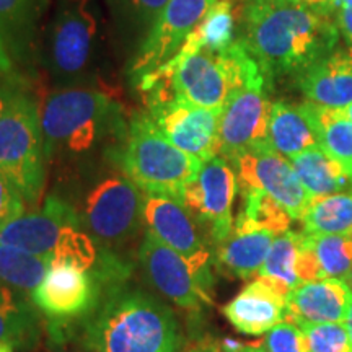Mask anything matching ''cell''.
I'll return each mask as SVG.
<instances>
[{
  "mask_svg": "<svg viewBox=\"0 0 352 352\" xmlns=\"http://www.w3.org/2000/svg\"><path fill=\"white\" fill-rule=\"evenodd\" d=\"M240 41L264 80L300 76L336 51L340 28L328 13L298 0H245L240 7Z\"/></svg>",
  "mask_w": 352,
  "mask_h": 352,
  "instance_id": "6da1fadb",
  "label": "cell"
},
{
  "mask_svg": "<svg viewBox=\"0 0 352 352\" xmlns=\"http://www.w3.org/2000/svg\"><path fill=\"white\" fill-rule=\"evenodd\" d=\"M80 344L94 352H179L170 307L140 289L118 287L82 318Z\"/></svg>",
  "mask_w": 352,
  "mask_h": 352,
  "instance_id": "7a4b0ae2",
  "label": "cell"
},
{
  "mask_svg": "<svg viewBox=\"0 0 352 352\" xmlns=\"http://www.w3.org/2000/svg\"><path fill=\"white\" fill-rule=\"evenodd\" d=\"M263 80L258 64L236 39L222 51L199 50L188 56L175 54L135 87L147 94V98L175 96L202 108L223 109L239 91Z\"/></svg>",
  "mask_w": 352,
  "mask_h": 352,
  "instance_id": "3957f363",
  "label": "cell"
},
{
  "mask_svg": "<svg viewBox=\"0 0 352 352\" xmlns=\"http://www.w3.org/2000/svg\"><path fill=\"white\" fill-rule=\"evenodd\" d=\"M120 103L94 87L57 88L41 104L46 158L85 155L121 121Z\"/></svg>",
  "mask_w": 352,
  "mask_h": 352,
  "instance_id": "277c9868",
  "label": "cell"
},
{
  "mask_svg": "<svg viewBox=\"0 0 352 352\" xmlns=\"http://www.w3.org/2000/svg\"><path fill=\"white\" fill-rule=\"evenodd\" d=\"M96 0H56L44 38V65L59 88L90 87L101 56Z\"/></svg>",
  "mask_w": 352,
  "mask_h": 352,
  "instance_id": "5b68a950",
  "label": "cell"
},
{
  "mask_svg": "<svg viewBox=\"0 0 352 352\" xmlns=\"http://www.w3.org/2000/svg\"><path fill=\"white\" fill-rule=\"evenodd\" d=\"M46 162L41 104L21 83L0 114V175L28 208H38L43 197Z\"/></svg>",
  "mask_w": 352,
  "mask_h": 352,
  "instance_id": "8992f818",
  "label": "cell"
},
{
  "mask_svg": "<svg viewBox=\"0 0 352 352\" xmlns=\"http://www.w3.org/2000/svg\"><path fill=\"white\" fill-rule=\"evenodd\" d=\"M121 162L124 175L145 195L165 196L178 202H183L184 189L202 165L196 157L170 142L147 111L131 118Z\"/></svg>",
  "mask_w": 352,
  "mask_h": 352,
  "instance_id": "52a82bcc",
  "label": "cell"
},
{
  "mask_svg": "<svg viewBox=\"0 0 352 352\" xmlns=\"http://www.w3.org/2000/svg\"><path fill=\"white\" fill-rule=\"evenodd\" d=\"M144 201L145 192L126 175H109L88 191L82 226L101 243L124 245L145 227Z\"/></svg>",
  "mask_w": 352,
  "mask_h": 352,
  "instance_id": "ba28073f",
  "label": "cell"
},
{
  "mask_svg": "<svg viewBox=\"0 0 352 352\" xmlns=\"http://www.w3.org/2000/svg\"><path fill=\"white\" fill-rule=\"evenodd\" d=\"M147 113L158 131L179 151L202 164L219 155L222 109L202 108L175 96H148Z\"/></svg>",
  "mask_w": 352,
  "mask_h": 352,
  "instance_id": "9c48e42d",
  "label": "cell"
},
{
  "mask_svg": "<svg viewBox=\"0 0 352 352\" xmlns=\"http://www.w3.org/2000/svg\"><path fill=\"white\" fill-rule=\"evenodd\" d=\"M139 259L148 283L178 307L197 310L202 303H210L212 274H204L152 233L145 232Z\"/></svg>",
  "mask_w": 352,
  "mask_h": 352,
  "instance_id": "30bf717a",
  "label": "cell"
},
{
  "mask_svg": "<svg viewBox=\"0 0 352 352\" xmlns=\"http://www.w3.org/2000/svg\"><path fill=\"white\" fill-rule=\"evenodd\" d=\"M236 189L235 170L220 155L204 162L196 178L184 189V208L196 222L208 228L215 245L222 243L233 230L232 209Z\"/></svg>",
  "mask_w": 352,
  "mask_h": 352,
  "instance_id": "8fae6325",
  "label": "cell"
},
{
  "mask_svg": "<svg viewBox=\"0 0 352 352\" xmlns=\"http://www.w3.org/2000/svg\"><path fill=\"white\" fill-rule=\"evenodd\" d=\"M215 2L217 0H168L152 32L132 57V85L135 87L145 76L168 63Z\"/></svg>",
  "mask_w": 352,
  "mask_h": 352,
  "instance_id": "7c38bea8",
  "label": "cell"
},
{
  "mask_svg": "<svg viewBox=\"0 0 352 352\" xmlns=\"http://www.w3.org/2000/svg\"><path fill=\"white\" fill-rule=\"evenodd\" d=\"M272 103L266 94V80L243 88L222 109L219 127V155L233 162L246 152L267 147Z\"/></svg>",
  "mask_w": 352,
  "mask_h": 352,
  "instance_id": "4fadbf2b",
  "label": "cell"
},
{
  "mask_svg": "<svg viewBox=\"0 0 352 352\" xmlns=\"http://www.w3.org/2000/svg\"><path fill=\"white\" fill-rule=\"evenodd\" d=\"M241 189L252 188L266 192L279 202L292 219L302 220L311 197L302 186L289 158L271 145L246 152L232 164Z\"/></svg>",
  "mask_w": 352,
  "mask_h": 352,
  "instance_id": "5bb4252c",
  "label": "cell"
},
{
  "mask_svg": "<svg viewBox=\"0 0 352 352\" xmlns=\"http://www.w3.org/2000/svg\"><path fill=\"white\" fill-rule=\"evenodd\" d=\"M98 274L70 264H52L41 284L30 294L33 305L57 323L83 318L100 300Z\"/></svg>",
  "mask_w": 352,
  "mask_h": 352,
  "instance_id": "9a60e30c",
  "label": "cell"
},
{
  "mask_svg": "<svg viewBox=\"0 0 352 352\" xmlns=\"http://www.w3.org/2000/svg\"><path fill=\"white\" fill-rule=\"evenodd\" d=\"M145 232L189 259L197 270L210 274V252L201 239L199 228L183 202L165 196L145 195Z\"/></svg>",
  "mask_w": 352,
  "mask_h": 352,
  "instance_id": "2e32d148",
  "label": "cell"
},
{
  "mask_svg": "<svg viewBox=\"0 0 352 352\" xmlns=\"http://www.w3.org/2000/svg\"><path fill=\"white\" fill-rule=\"evenodd\" d=\"M76 226H82L80 214L65 201L50 196L41 209L25 212L3 227L0 245L34 254H54L63 233Z\"/></svg>",
  "mask_w": 352,
  "mask_h": 352,
  "instance_id": "e0dca14e",
  "label": "cell"
},
{
  "mask_svg": "<svg viewBox=\"0 0 352 352\" xmlns=\"http://www.w3.org/2000/svg\"><path fill=\"white\" fill-rule=\"evenodd\" d=\"M285 320L303 327L320 323H344L352 305V290L344 279H324L302 283L285 298Z\"/></svg>",
  "mask_w": 352,
  "mask_h": 352,
  "instance_id": "ac0fdd59",
  "label": "cell"
},
{
  "mask_svg": "<svg viewBox=\"0 0 352 352\" xmlns=\"http://www.w3.org/2000/svg\"><path fill=\"white\" fill-rule=\"evenodd\" d=\"M284 294L263 277L241 289L239 296L222 307V314L233 328L246 336H261L287 316Z\"/></svg>",
  "mask_w": 352,
  "mask_h": 352,
  "instance_id": "d6986e66",
  "label": "cell"
},
{
  "mask_svg": "<svg viewBox=\"0 0 352 352\" xmlns=\"http://www.w3.org/2000/svg\"><path fill=\"white\" fill-rule=\"evenodd\" d=\"M50 3L51 0H0V38L16 69L33 65L38 30Z\"/></svg>",
  "mask_w": 352,
  "mask_h": 352,
  "instance_id": "ffe728a7",
  "label": "cell"
},
{
  "mask_svg": "<svg viewBox=\"0 0 352 352\" xmlns=\"http://www.w3.org/2000/svg\"><path fill=\"white\" fill-rule=\"evenodd\" d=\"M307 101L328 108H346L352 103V54L334 51L297 76Z\"/></svg>",
  "mask_w": 352,
  "mask_h": 352,
  "instance_id": "44dd1931",
  "label": "cell"
},
{
  "mask_svg": "<svg viewBox=\"0 0 352 352\" xmlns=\"http://www.w3.org/2000/svg\"><path fill=\"white\" fill-rule=\"evenodd\" d=\"M274 239V233L267 230L233 227L230 235L217 245L219 267L239 279L259 274Z\"/></svg>",
  "mask_w": 352,
  "mask_h": 352,
  "instance_id": "7402d4cb",
  "label": "cell"
},
{
  "mask_svg": "<svg viewBox=\"0 0 352 352\" xmlns=\"http://www.w3.org/2000/svg\"><path fill=\"white\" fill-rule=\"evenodd\" d=\"M39 327L38 308L32 298L0 284V342L13 349L30 351L38 344Z\"/></svg>",
  "mask_w": 352,
  "mask_h": 352,
  "instance_id": "603a6c76",
  "label": "cell"
},
{
  "mask_svg": "<svg viewBox=\"0 0 352 352\" xmlns=\"http://www.w3.org/2000/svg\"><path fill=\"white\" fill-rule=\"evenodd\" d=\"M267 134L271 147L285 158L318 145L314 126L302 104H292L283 100L272 103Z\"/></svg>",
  "mask_w": 352,
  "mask_h": 352,
  "instance_id": "cb8c5ba5",
  "label": "cell"
},
{
  "mask_svg": "<svg viewBox=\"0 0 352 352\" xmlns=\"http://www.w3.org/2000/svg\"><path fill=\"white\" fill-rule=\"evenodd\" d=\"M310 197L336 195L352 189V179L340 162L316 145L289 158Z\"/></svg>",
  "mask_w": 352,
  "mask_h": 352,
  "instance_id": "d4e9b609",
  "label": "cell"
},
{
  "mask_svg": "<svg viewBox=\"0 0 352 352\" xmlns=\"http://www.w3.org/2000/svg\"><path fill=\"white\" fill-rule=\"evenodd\" d=\"M303 111L310 120L318 145L344 166L352 179V121L340 108L305 101Z\"/></svg>",
  "mask_w": 352,
  "mask_h": 352,
  "instance_id": "484cf974",
  "label": "cell"
},
{
  "mask_svg": "<svg viewBox=\"0 0 352 352\" xmlns=\"http://www.w3.org/2000/svg\"><path fill=\"white\" fill-rule=\"evenodd\" d=\"M236 8L233 0H217L199 25L189 33L184 39L178 52V56H188L199 50L222 51L232 46L235 39V23H236Z\"/></svg>",
  "mask_w": 352,
  "mask_h": 352,
  "instance_id": "4316f807",
  "label": "cell"
},
{
  "mask_svg": "<svg viewBox=\"0 0 352 352\" xmlns=\"http://www.w3.org/2000/svg\"><path fill=\"white\" fill-rule=\"evenodd\" d=\"M302 223L310 235H352V189L311 197Z\"/></svg>",
  "mask_w": 352,
  "mask_h": 352,
  "instance_id": "83f0119b",
  "label": "cell"
},
{
  "mask_svg": "<svg viewBox=\"0 0 352 352\" xmlns=\"http://www.w3.org/2000/svg\"><path fill=\"white\" fill-rule=\"evenodd\" d=\"M52 261L54 254H34L0 245V284L30 297L51 270Z\"/></svg>",
  "mask_w": 352,
  "mask_h": 352,
  "instance_id": "f1b7e54d",
  "label": "cell"
},
{
  "mask_svg": "<svg viewBox=\"0 0 352 352\" xmlns=\"http://www.w3.org/2000/svg\"><path fill=\"white\" fill-rule=\"evenodd\" d=\"M302 246V233L287 230L276 235L272 241L270 253H267L266 261H264L259 277L266 279L272 287H276L285 297L289 296L290 290L300 285L296 266L298 252Z\"/></svg>",
  "mask_w": 352,
  "mask_h": 352,
  "instance_id": "f546056e",
  "label": "cell"
},
{
  "mask_svg": "<svg viewBox=\"0 0 352 352\" xmlns=\"http://www.w3.org/2000/svg\"><path fill=\"white\" fill-rule=\"evenodd\" d=\"M116 30L126 43L145 41L168 0H107Z\"/></svg>",
  "mask_w": 352,
  "mask_h": 352,
  "instance_id": "4dcf8cb0",
  "label": "cell"
},
{
  "mask_svg": "<svg viewBox=\"0 0 352 352\" xmlns=\"http://www.w3.org/2000/svg\"><path fill=\"white\" fill-rule=\"evenodd\" d=\"M241 196L243 204L236 219L233 220V227L267 230L274 235L290 230L292 215L274 197L252 188L241 189Z\"/></svg>",
  "mask_w": 352,
  "mask_h": 352,
  "instance_id": "1f68e13d",
  "label": "cell"
},
{
  "mask_svg": "<svg viewBox=\"0 0 352 352\" xmlns=\"http://www.w3.org/2000/svg\"><path fill=\"white\" fill-rule=\"evenodd\" d=\"M303 235L316 254L323 279L346 280L352 270V235H310L305 232Z\"/></svg>",
  "mask_w": 352,
  "mask_h": 352,
  "instance_id": "d6a6232c",
  "label": "cell"
},
{
  "mask_svg": "<svg viewBox=\"0 0 352 352\" xmlns=\"http://www.w3.org/2000/svg\"><path fill=\"white\" fill-rule=\"evenodd\" d=\"M96 259H98V254H96L91 236L82 230V226H76L63 233L54 250L52 264H70V266L90 271L94 270Z\"/></svg>",
  "mask_w": 352,
  "mask_h": 352,
  "instance_id": "836d02e7",
  "label": "cell"
},
{
  "mask_svg": "<svg viewBox=\"0 0 352 352\" xmlns=\"http://www.w3.org/2000/svg\"><path fill=\"white\" fill-rule=\"evenodd\" d=\"M307 352H352V342L344 323L303 324Z\"/></svg>",
  "mask_w": 352,
  "mask_h": 352,
  "instance_id": "e575fe53",
  "label": "cell"
},
{
  "mask_svg": "<svg viewBox=\"0 0 352 352\" xmlns=\"http://www.w3.org/2000/svg\"><path fill=\"white\" fill-rule=\"evenodd\" d=\"M254 344L258 352H307L302 328L289 320L280 321L270 331L264 333L263 340Z\"/></svg>",
  "mask_w": 352,
  "mask_h": 352,
  "instance_id": "d590c367",
  "label": "cell"
},
{
  "mask_svg": "<svg viewBox=\"0 0 352 352\" xmlns=\"http://www.w3.org/2000/svg\"><path fill=\"white\" fill-rule=\"evenodd\" d=\"M26 202L15 188L0 175V230L26 212Z\"/></svg>",
  "mask_w": 352,
  "mask_h": 352,
  "instance_id": "8d00e7d4",
  "label": "cell"
},
{
  "mask_svg": "<svg viewBox=\"0 0 352 352\" xmlns=\"http://www.w3.org/2000/svg\"><path fill=\"white\" fill-rule=\"evenodd\" d=\"M21 83H25L21 76H6V74H0V114H2L3 108L7 107L13 91H15Z\"/></svg>",
  "mask_w": 352,
  "mask_h": 352,
  "instance_id": "74e56055",
  "label": "cell"
},
{
  "mask_svg": "<svg viewBox=\"0 0 352 352\" xmlns=\"http://www.w3.org/2000/svg\"><path fill=\"white\" fill-rule=\"evenodd\" d=\"M334 20H336L340 33L349 44V52L352 54V8H338L334 12Z\"/></svg>",
  "mask_w": 352,
  "mask_h": 352,
  "instance_id": "f35d334b",
  "label": "cell"
},
{
  "mask_svg": "<svg viewBox=\"0 0 352 352\" xmlns=\"http://www.w3.org/2000/svg\"><path fill=\"white\" fill-rule=\"evenodd\" d=\"M0 74H6V76H21L19 69L13 64L12 57L8 56L6 44H3L2 38H0Z\"/></svg>",
  "mask_w": 352,
  "mask_h": 352,
  "instance_id": "ab89813d",
  "label": "cell"
},
{
  "mask_svg": "<svg viewBox=\"0 0 352 352\" xmlns=\"http://www.w3.org/2000/svg\"><path fill=\"white\" fill-rule=\"evenodd\" d=\"M220 347H222L223 352H258L256 344L254 342H239V341H233L230 338H226V340L219 341Z\"/></svg>",
  "mask_w": 352,
  "mask_h": 352,
  "instance_id": "60d3db41",
  "label": "cell"
},
{
  "mask_svg": "<svg viewBox=\"0 0 352 352\" xmlns=\"http://www.w3.org/2000/svg\"><path fill=\"white\" fill-rule=\"evenodd\" d=\"M298 2L305 3L307 7L314 8V10H318V12L328 13V15H333V12H331V0H298Z\"/></svg>",
  "mask_w": 352,
  "mask_h": 352,
  "instance_id": "b9f144b4",
  "label": "cell"
},
{
  "mask_svg": "<svg viewBox=\"0 0 352 352\" xmlns=\"http://www.w3.org/2000/svg\"><path fill=\"white\" fill-rule=\"evenodd\" d=\"M186 352H223L219 341H202L199 344L192 346Z\"/></svg>",
  "mask_w": 352,
  "mask_h": 352,
  "instance_id": "7bdbcfd3",
  "label": "cell"
},
{
  "mask_svg": "<svg viewBox=\"0 0 352 352\" xmlns=\"http://www.w3.org/2000/svg\"><path fill=\"white\" fill-rule=\"evenodd\" d=\"M338 8H352V0H331L333 15Z\"/></svg>",
  "mask_w": 352,
  "mask_h": 352,
  "instance_id": "ee69618b",
  "label": "cell"
},
{
  "mask_svg": "<svg viewBox=\"0 0 352 352\" xmlns=\"http://www.w3.org/2000/svg\"><path fill=\"white\" fill-rule=\"evenodd\" d=\"M51 352H94V351H90V349H87L85 346H82L80 344V347H57V349H54V351H51Z\"/></svg>",
  "mask_w": 352,
  "mask_h": 352,
  "instance_id": "f6af8a7d",
  "label": "cell"
},
{
  "mask_svg": "<svg viewBox=\"0 0 352 352\" xmlns=\"http://www.w3.org/2000/svg\"><path fill=\"white\" fill-rule=\"evenodd\" d=\"M344 327L347 329V333H349V338H351V342H352V305L349 308V314H347V316H346Z\"/></svg>",
  "mask_w": 352,
  "mask_h": 352,
  "instance_id": "bcb514c9",
  "label": "cell"
},
{
  "mask_svg": "<svg viewBox=\"0 0 352 352\" xmlns=\"http://www.w3.org/2000/svg\"><path fill=\"white\" fill-rule=\"evenodd\" d=\"M0 352H13V347L6 344V342H0Z\"/></svg>",
  "mask_w": 352,
  "mask_h": 352,
  "instance_id": "7dc6e473",
  "label": "cell"
},
{
  "mask_svg": "<svg viewBox=\"0 0 352 352\" xmlns=\"http://www.w3.org/2000/svg\"><path fill=\"white\" fill-rule=\"evenodd\" d=\"M342 111H344V114L347 118H349V120L352 121V103L351 104H347L346 108H342Z\"/></svg>",
  "mask_w": 352,
  "mask_h": 352,
  "instance_id": "c3c4849f",
  "label": "cell"
},
{
  "mask_svg": "<svg viewBox=\"0 0 352 352\" xmlns=\"http://www.w3.org/2000/svg\"><path fill=\"white\" fill-rule=\"evenodd\" d=\"M346 283H347V284H349V287H351V290H352V270H351V272H349V276H347Z\"/></svg>",
  "mask_w": 352,
  "mask_h": 352,
  "instance_id": "681fc988",
  "label": "cell"
}]
</instances>
